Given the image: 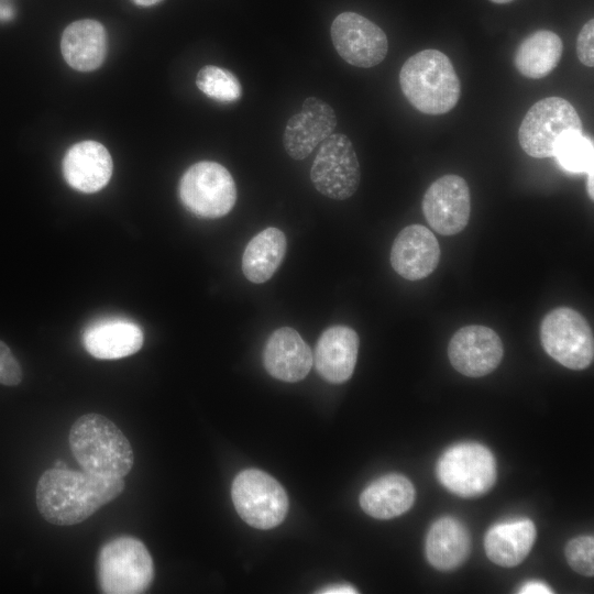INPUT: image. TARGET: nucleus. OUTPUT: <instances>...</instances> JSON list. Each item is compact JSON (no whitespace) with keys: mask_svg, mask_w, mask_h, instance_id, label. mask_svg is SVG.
<instances>
[{"mask_svg":"<svg viewBox=\"0 0 594 594\" xmlns=\"http://www.w3.org/2000/svg\"><path fill=\"white\" fill-rule=\"evenodd\" d=\"M97 575L102 593L139 594L151 585L154 564L142 541L123 536L110 540L100 549Z\"/></svg>","mask_w":594,"mask_h":594,"instance_id":"4","label":"nucleus"},{"mask_svg":"<svg viewBox=\"0 0 594 594\" xmlns=\"http://www.w3.org/2000/svg\"><path fill=\"white\" fill-rule=\"evenodd\" d=\"M336 125L337 116L330 105L317 97L307 98L300 112L286 124L283 136L286 153L294 160H304L332 134Z\"/></svg>","mask_w":594,"mask_h":594,"instance_id":"14","label":"nucleus"},{"mask_svg":"<svg viewBox=\"0 0 594 594\" xmlns=\"http://www.w3.org/2000/svg\"><path fill=\"white\" fill-rule=\"evenodd\" d=\"M135 6H139V7H152V6H155L157 3H160L161 1L163 0H131Z\"/></svg>","mask_w":594,"mask_h":594,"instance_id":"34","label":"nucleus"},{"mask_svg":"<svg viewBox=\"0 0 594 594\" xmlns=\"http://www.w3.org/2000/svg\"><path fill=\"white\" fill-rule=\"evenodd\" d=\"M318 593H323V594H353V593H358V591L353 586L348 585V584H334V585H329L327 587L321 588L320 591H318Z\"/></svg>","mask_w":594,"mask_h":594,"instance_id":"32","label":"nucleus"},{"mask_svg":"<svg viewBox=\"0 0 594 594\" xmlns=\"http://www.w3.org/2000/svg\"><path fill=\"white\" fill-rule=\"evenodd\" d=\"M551 587L542 581H527L518 590L521 594H544L552 593Z\"/></svg>","mask_w":594,"mask_h":594,"instance_id":"31","label":"nucleus"},{"mask_svg":"<svg viewBox=\"0 0 594 594\" xmlns=\"http://www.w3.org/2000/svg\"><path fill=\"white\" fill-rule=\"evenodd\" d=\"M543 350L570 370L588 367L594 359V338L586 319L570 307L550 310L540 324Z\"/></svg>","mask_w":594,"mask_h":594,"instance_id":"6","label":"nucleus"},{"mask_svg":"<svg viewBox=\"0 0 594 594\" xmlns=\"http://www.w3.org/2000/svg\"><path fill=\"white\" fill-rule=\"evenodd\" d=\"M492 2L494 3H497V4H505V3H509L514 0H491Z\"/></svg>","mask_w":594,"mask_h":594,"instance_id":"36","label":"nucleus"},{"mask_svg":"<svg viewBox=\"0 0 594 594\" xmlns=\"http://www.w3.org/2000/svg\"><path fill=\"white\" fill-rule=\"evenodd\" d=\"M267 373L283 382L304 380L314 364L312 352L301 336L290 327L276 329L263 351Z\"/></svg>","mask_w":594,"mask_h":594,"instance_id":"17","label":"nucleus"},{"mask_svg":"<svg viewBox=\"0 0 594 594\" xmlns=\"http://www.w3.org/2000/svg\"><path fill=\"white\" fill-rule=\"evenodd\" d=\"M69 447L82 471L105 476L123 477L132 469L134 455L123 432L107 417L90 413L72 426Z\"/></svg>","mask_w":594,"mask_h":594,"instance_id":"2","label":"nucleus"},{"mask_svg":"<svg viewBox=\"0 0 594 594\" xmlns=\"http://www.w3.org/2000/svg\"><path fill=\"white\" fill-rule=\"evenodd\" d=\"M112 158L99 142L81 141L72 145L63 158V175L74 189L91 194L102 189L112 175Z\"/></svg>","mask_w":594,"mask_h":594,"instance_id":"18","label":"nucleus"},{"mask_svg":"<svg viewBox=\"0 0 594 594\" xmlns=\"http://www.w3.org/2000/svg\"><path fill=\"white\" fill-rule=\"evenodd\" d=\"M470 550L469 530L459 519L441 517L429 528L425 551L429 563L437 570L457 569L468 559Z\"/></svg>","mask_w":594,"mask_h":594,"instance_id":"21","label":"nucleus"},{"mask_svg":"<svg viewBox=\"0 0 594 594\" xmlns=\"http://www.w3.org/2000/svg\"><path fill=\"white\" fill-rule=\"evenodd\" d=\"M22 380L21 366L10 348L0 340V384L15 386Z\"/></svg>","mask_w":594,"mask_h":594,"instance_id":"29","label":"nucleus"},{"mask_svg":"<svg viewBox=\"0 0 594 594\" xmlns=\"http://www.w3.org/2000/svg\"><path fill=\"white\" fill-rule=\"evenodd\" d=\"M361 178L360 164L351 140L332 133L321 142L310 169L315 188L323 196L344 200L355 194Z\"/></svg>","mask_w":594,"mask_h":594,"instance_id":"10","label":"nucleus"},{"mask_svg":"<svg viewBox=\"0 0 594 594\" xmlns=\"http://www.w3.org/2000/svg\"><path fill=\"white\" fill-rule=\"evenodd\" d=\"M536 526L530 519H515L493 525L485 534L484 549L495 564L512 568L521 563L536 541Z\"/></svg>","mask_w":594,"mask_h":594,"instance_id":"22","label":"nucleus"},{"mask_svg":"<svg viewBox=\"0 0 594 594\" xmlns=\"http://www.w3.org/2000/svg\"><path fill=\"white\" fill-rule=\"evenodd\" d=\"M231 495L235 510L250 526L271 529L287 515L288 498L283 486L267 473L248 469L237 475Z\"/></svg>","mask_w":594,"mask_h":594,"instance_id":"9","label":"nucleus"},{"mask_svg":"<svg viewBox=\"0 0 594 594\" xmlns=\"http://www.w3.org/2000/svg\"><path fill=\"white\" fill-rule=\"evenodd\" d=\"M287 249L285 233L268 227L253 237L242 256L244 276L254 284L271 279L280 266Z\"/></svg>","mask_w":594,"mask_h":594,"instance_id":"24","label":"nucleus"},{"mask_svg":"<svg viewBox=\"0 0 594 594\" xmlns=\"http://www.w3.org/2000/svg\"><path fill=\"white\" fill-rule=\"evenodd\" d=\"M124 485L122 477L53 468L46 470L37 482V509L53 525H76L119 496Z\"/></svg>","mask_w":594,"mask_h":594,"instance_id":"1","label":"nucleus"},{"mask_svg":"<svg viewBox=\"0 0 594 594\" xmlns=\"http://www.w3.org/2000/svg\"><path fill=\"white\" fill-rule=\"evenodd\" d=\"M440 245L436 235L422 224L405 227L391 249L393 270L408 280L429 276L440 261Z\"/></svg>","mask_w":594,"mask_h":594,"instance_id":"15","label":"nucleus"},{"mask_svg":"<svg viewBox=\"0 0 594 594\" xmlns=\"http://www.w3.org/2000/svg\"><path fill=\"white\" fill-rule=\"evenodd\" d=\"M566 131L583 132L574 107L560 97L543 98L525 114L518 129L519 145L531 157H553L556 145Z\"/></svg>","mask_w":594,"mask_h":594,"instance_id":"8","label":"nucleus"},{"mask_svg":"<svg viewBox=\"0 0 594 594\" xmlns=\"http://www.w3.org/2000/svg\"><path fill=\"white\" fill-rule=\"evenodd\" d=\"M593 176H594V170L587 173V194L592 200L594 198Z\"/></svg>","mask_w":594,"mask_h":594,"instance_id":"35","label":"nucleus"},{"mask_svg":"<svg viewBox=\"0 0 594 594\" xmlns=\"http://www.w3.org/2000/svg\"><path fill=\"white\" fill-rule=\"evenodd\" d=\"M404 96L426 114H443L452 110L461 94L460 79L450 58L428 48L410 56L399 72Z\"/></svg>","mask_w":594,"mask_h":594,"instance_id":"3","label":"nucleus"},{"mask_svg":"<svg viewBox=\"0 0 594 594\" xmlns=\"http://www.w3.org/2000/svg\"><path fill=\"white\" fill-rule=\"evenodd\" d=\"M108 34L97 20L84 19L66 26L61 38L64 61L78 72L99 68L107 55Z\"/></svg>","mask_w":594,"mask_h":594,"instance_id":"20","label":"nucleus"},{"mask_svg":"<svg viewBox=\"0 0 594 594\" xmlns=\"http://www.w3.org/2000/svg\"><path fill=\"white\" fill-rule=\"evenodd\" d=\"M359 346V336L352 328L342 324L327 328L312 354L317 372L329 383L346 382L354 372Z\"/></svg>","mask_w":594,"mask_h":594,"instance_id":"16","label":"nucleus"},{"mask_svg":"<svg viewBox=\"0 0 594 594\" xmlns=\"http://www.w3.org/2000/svg\"><path fill=\"white\" fill-rule=\"evenodd\" d=\"M331 38L340 57L350 65L370 68L384 61L388 52L385 32L356 12H342L331 24Z\"/></svg>","mask_w":594,"mask_h":594,"instance_id":"11","label":"nucleus"},{"mask_svg":"<svg viewBox=\"0 0 594 594\" xmlns=\"http://www.w3.org/2000/svg\"><path fill=\"white\" fill-rule=\"evenodd\" d=\"M504 346L499 336L482 324L460 328L450 339L448 356L459 373L482 377L492 373L502 362Z\"/></svg>","mask_w":594,"mask_h":594,"instance_id":"13","label":"nucleus"},{"mask_svg":"<svg viewBox=\"0 0 594 594\" xmlns=\"http://www.w3.org/2000/svg\"><path fill=\"white\" fill-rule=\"evenodd\" d=\"M576 55L579 61L587 66H594V21L591 19L580 30L576 38Z\"/></svg>","mask_w":594,"mask_h":594,"instance_id":"30","label":"nucleus"},{"mask_svg":"<svg viewBox=\"0 0 594 594\" xmlns=\"http://www.w3.org/2000/svg\"><path fill=\"white\" fill-rule=\"evenodd\" d=\"M14 16V9L7 2L0 1V21H10Z\"/></svg>","mask_w":594,"mask_h":594,"instance_id":"33","label":"nucleus"},{"mask_svg":"<svg viewBox=\"0 0 594 594\" xmlns=\"http://www.w3.org/2000/svg\"><path fill=\"white\" fill-rule=\"evenodd\" d=\"M178 195L191 213L208 219L228 215L237 201V186L230 172L211 161L195 163L183 174Z\"/></svg>","mask_w":594,"mask_h":594,"instance_id":"5","label":"nucleus"},{"mask_svg":"<svg viewBox=\"0 0 594 594\" xmlns=\"http://www.w3.org/2000/svg\"><path fill=\"white\" fill-rule=\"evenodd\" d=\"M436 471L440 483L461 497L481 496L496 481L495 458L477 442H460L448 448L440 455Z\"/></svg>","mask_w":594,"mask_h":594,"instance_id":"7","label":"nucleus"},{"mask_svg":"<svg viewBox=\"0 0 594 594\" xmlns=\"http://www.w3.org/2000/svg\"><path fill=\"white\" fill-rule=\"evenodd\" d=\"M553 157L560 166L572 174L594 170L593 140L583 132L566 131L558 141Z\"/></svg>","mask_w":594,"mask_h":594,"instance_id":"26","label":"nucleus"},{"mask_svg":"<svg viewBox=\"0 0 594 594\" xmlns=\"http://www.w3.org/2000/svg\"><path fill=\"white\" fill-rule=\"evenodd\" d=\"M196 85L202 94L219 102H234L242 96L239 79L230 70L219 66L202 67L197 74Z\"/></svg>","mask_w":594,"mask_h":594,"instance_id":"27","label":"nucleus"},{"mask_svg":"<svg viewBox=\"0 0 594 594\" xmlns=\"http://www.w3.org/2000/svg\"><path fill=\"white\" fill-rule=\"evenodd\" d=\"M143 332L133 321L106 318L89 324L82 332V344L97 359L116 360L136 353L143 345Z\"/></svg>","mask_w":594,"mask_h":594,"instance_id":"19","label":"nucleus"},{"mask_svg":"<svg viewBox=\"0 0 594 594\" xmlns=\"http://www.w3.org/2000/svg\"><path fill=\"white\" fill-rule=\"evenodd\" d=\"M422 212L429 226L441 235L460 233L469 223L470 189L465 179L447 174L436 179L426 190Z\"/></svg>","mask_w":594,"mask_h":594,"instance_id":"12","label":"nucleus"},{"mask_svg":"<svg viewBox=\"0 0 594 594\" xmlns=\"http://www.w3.org/2000/svg\"><path fill=\"white\" fill-rule=\"evenodd\" d=\"M416 492L402 474H387L367 485L360 495V506L373 518L391 519L409 510Z\"/></svg>","mask_w":594,"mask_h":594,"instance_id":"23","label":"nucleus"},{"mask_svg":"<svg viewBox=\"0 0 594 594\" xmlns=\"http://www.w3.org/2000/svg\"><path fill=\"white\" fill-rule=\"evenodd\" d=\"M562 53L563 43L557 33L550 30H538L518 45L514 63L522 76L540 79L558 66Z\"/></svg>","mask_w":594,"mask_h":594,"instance_id":"25","label":"nucleus"},{"mask_svg":"<svg viewBox=\"0 0 594 594\" xmlns=\"http://www.w3.org/2000/svg\"><path fill=\"white\" fill-rule=\"evenodd\" d=\"M569 565L578 573L592 576L594 574V538L579 536L571 539L564 549Z\"/></svg>","mask_w":594,"mask_h":594,"instance_id":"28","label":"nucleus"}]
</instances>
